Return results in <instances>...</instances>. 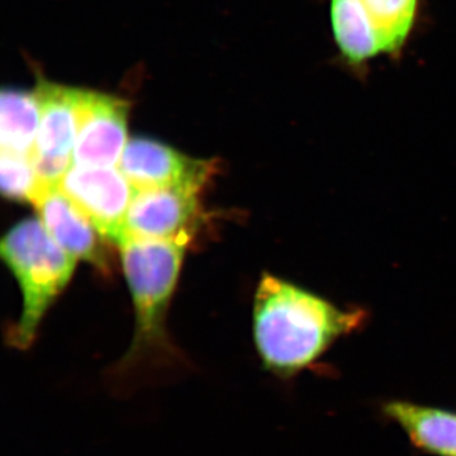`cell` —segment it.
I'll return each mask as SVG.
<instances>
[{
	"instance_id": "1",
	"label": "cell",
	"mask_w": 456,
	"mask_h": 456,
	"mask_svg": "<svg viewBox=\"0 0 456 456\" xmlns=\"http://www.w3.org/2000/svg\"><path fill=\"white\" fill-rule=\"evenodd\" d=\"M364 308L345 310L320 294L264 274L254 299V338L264 368L289 380L367 322Z\"/></svg>"
},
{
	"instance_id": "2",
	"label": "cell",
	"mask_w": 456,
	"mask_h": 456,
	"mask_svg": "<svg viewBox=\"0 0 456 456\" xmlns=\"http://www.w3.org/2000/svg\"><path fill=\"white\" fill-rule=\"evenodd\" d=\"M189 239V235L171 240L128 237L119 246L136 314L134 342L118 365L119 374L134 368L150 351L165 347V314L178 281Z\"/></svg>"
},
{
	"instance_id": "3",
	"label": "cell",
	"mask_w": 456,
	"mask_h": 456,
	"mask_svg": "<svg viewBox=\"0 0 456 456\" xmlns=\"http://www.w3.org/2000/svg\"><path fill=\"white\" fill-rule=\"evenodd\" d=\"M0 253L13 272L23 294V310L12 344H32L42 317L73 277L77 257L66 253L40 218L20 222L2 240Z\"/></svg>"
},
{
	"instance_id": "4",
	"label": "cell",
	"mask_w": 456,
	"mask_h": 456,
	"mask_svg": "<svg viewBox=\"0 0 456 456\" xmlns=\"http://www.w3.org/2000/svg\"><path fill=\"white\" fill-rule=\"evenodd\" d=\"M421 0H330V25L345 64L364 71L375 57H399L419 20Z\"/></svg>"
},
{
	"instance_id": "5",
	"label": "cell",
	"mask_w": 456,
	"mask_h": 456,
	"mask_svg": "<svg viewBox=\"0 0 456 456\" xmlns=\"http://www.w3.org/2000/svg\"><path fill=\"white\" fill-rule=\"evenodd\" d=\"M35 92L41 119L31 160L37 176L38 193L44 189L60 187L73 165L84 89L41 79Z\"/></svg>"
},
{
	"instance_id": "6",
	"label": "cell",
	"mask_w": 456,
	"mask_h": 456,
	"mask_svg": "<svg viewBox=\"0 0 456 456\" xmlns=\"http://www.w3.org/2000/svg\"><path fill=\"white\" fill-rule=\"evenodd\" d=\"M60 189L116 246L128 239L127 215L137 191L118 167L71 165Z\"/></svg>"
},
{
	"instance_id": "7",
	"label": "cell",
	"mask_w": 456,
	"mask_h": 456,
	"mask_svg": "<svg viewBox=\"0 0 456 456\" xmlns=\"http://www.w3.org/2000/svg\"><path fill=\"white\" fill-rule=\"evenodd\" d=\"M128 112L123 99L84 90L73 164L118 167L128 142Z\"/></svg>"
},
{
	"instance_id": "8",
	"label": "cell",
	"mask_w": 456,
	"mask_h": 456,
	"mask_svg": "<svg viewBox=\"0 0 456 456\" xmlns=\"http://www.w3.org/2000/svg\"><path fill=\"white\" fill-rule=\"evenodd\" d=\"M119 170L137 191L173 187L202 189L213 173L211 161L196 160L158 141H128Z\"/></svg>"
},
{
	"instance_id": "9",
	"label": "cell",
	"mask_w": 456,
	"mask_h": 456,
	"mask_svg": "<svg viewBox=\"0 0 456 456\" xmlns=\"http://www.w3.org/2000/svg\"><path fill=\"white\" fill-rule=\"evenodd\" d=\"M202 189L173 187L137 191L127 215L128 237L171 240L191 236Z\"/></svg>"
},
{
	"instance_id": "10",
	"label": "cell",
	"mask_w": 456,
	"mask_h": 456,
	"mask_svg": "<svg viewBox=\"0 0 456 456\" xmlns=\"http://www.w3.org/2000/svg\"><path fill=\"white\" fill-rule=\"evenodd\" d=\"M32 204L47 232L66 253L107 268L97 228L60 187L38 191Z\"/></svg>"
},
{
	"instance_id": "11",
	"label": "cell",
	"mask_w": 456,
	"mask_h": 456,
	"mask_svg": "<svg viewBox=\"0 0 456 456\" xmlns=\"http://www.w3.org/2000/svg\"><path fill=\"white\" fill-rule=\"evenodd\" d=\"M380 413L422 454L456 456V411L391 399L380 404Z\"/></svg>"
},
{
	"instance_id": "12",
	"label": "cell",
	"mask_w": 456,
	"mask_h": 456,
	"mask_svg": "<svg viewBox=\"0 0 456 456\" xmlns=\"http://www.w3.org/2000/svg\"><path fill=\"white\" fill-rule=\"evenodd\" d=\"M36 92L3 89L0 99V145L3 152L32 159L40 128Z\"/></svg>"
},
{
	"instance_id": "13",
	"label": "cell",
	"mask_w": 456,
	"mask_h": 456,
	"mask_svg": "<svg viewBox=\"0 0 456 456\" xmlns=\"http://www.w3.org/2000/svg\"><path fill=\"white\" fill-rule=\"evenodd\" d=\"M3 196L20 202H33L37 193V176L29 158L3 152L0 155Z\"/></svg>"
}]
</instances>
